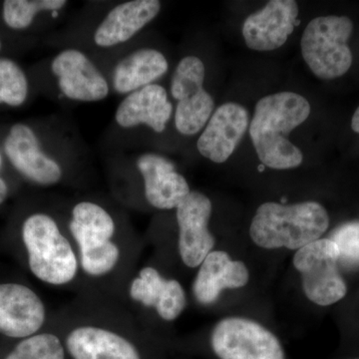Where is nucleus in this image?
Instances as JSON below:
<instances>
[{
    "label": "nucleus",
    "mask_w": 359,
    "mask_h": 359,
    "mask_svg": "<svg viewBox=\"0 0 359 359\" xmlns=\"http://www.w3.org/2000/svg\"><path fill=\"white\" fill-rule=\"evenodd\" d=\"M309 114V101L294 92H278L257 102L250 123V136L264 166L275 170L301 166L304 155L289 140V135Z\"/></svg>",
    "instance_id": "f257e3e1"
},
{
    "label": "nucleus",
    "mask_w": 359,
    "mask_h": 359,
    "mask_svg": "<svg viewBox=\"0 0 359 359\" xmlns=\"http://www.w3.org/2000/svg\"><path fill=\"white\" fill-rule=\"evenodd\" d=\"M67 231L76 248L80 273L103 280L121 266L124 250L119 221L106 205L96 201H78L71 207Z\"/></svg>",
    "instance_id": "f03ea898"
},
{
    "label": "nucleus",
    "mask_w": 359,
    "mask_h": 359,
    "mask_svg": "<svg viewBox=\"0 0 359 359\" xmlns=\"http://www.w3.org/2000/svg\"><path fill=\"white\" fill-rule=\"evenodd\" d=\"M330 223L327 209L314 201L290 205L266 202L257 208L249 235L259 249L297 252L323 238Z\"/></svg>",
    "instance_id": "7ed1b4c3"
},
{
    "label": "nucleus",
    "mask_w": 359,
    "mask_h": 359,
    "mask_svg": "<svg viewBox=\"0 0 359 359\" xmlns=\"http://www.w3.org/2000/svg\"><path fill=\"white\" fill-rule=\"evenodd\" d=\"M21 233L28 266L35 278L53 287L75 282L80 275L76 248L55 216L42 212L30 215Z\"/></svg>",
    "instance_id": "20e7f679"
},
{
    "label": "nucleus",
    "mask_w": 359,
    "mask_h": 359,
    "mask_svg": "<svg viewBox=\"0 0 359 359\" xmlns=\"http://www.w3.org/2000/svg\"><path fill=\"white\" fill-rule=\"evenodd\" d=\"M353 32V21L346 16H320L309 23L302 37V54L316 77L335 79L349 70L353 53L347 41Z\"/></svg>",
    "instance_id": "39448f33"
},
{
    "label": "nucleus",
    "mask_w": 359,
    "mask_h": 359,
    "mask_svg": "<svg viewBox=\"0 0 359 359\" xmlns=\"http://www.w3.org/2000/svg\"><path fill=\"white\" fill-rule=\"evenodd\" d=\"M292 266L299 273L304 297L327 308L346 297L347 283L340 273L339 250L330 238H321L294 252Z\"/></svg>",
    "instance_id": "423d86ee"
},
{
    "label": "nucleus",
    "mask_w": 359,
    "mask_h": 359,
    "mask_svg": "<svg viewBox=\"0 0 359 359\" xmlns=\"http://www.w3.org/2000/svg\"><path fill=\"white\" fill-rule=\"evenodd\" d=\"M210 346L219 359H287L282 341L254 318L230 316L215 323Z\"/></svg>",
    "instance_id": "0eeeda50"
},
{
    "label": "nucleus",
    "mask_w": 359,
    "mask_h": 359,
    "mask_svg": "<svg viewBox=\"0 0 359 359\" xmlns=\"http://www.w3.org/2000/svg\"><path fill=\"white\" fill-rule=\"evenodd\" d=\"M205 77L204 62L193 55L181 59L172 76L171 94L177 101L175 127L185 136L202 131L214 113V99L204 88Z\"/></svg>",
    "instance_id": "6e6552de"
},
{
    "label": "nucleus",
    "mask_w": 359,
    "mask_h": 359,
    "mask_svg": "<svg viewBox=\"0 0 359 359\" xmlns=\"http://www.w3.org/2000/svg\"><path fill=\"white\" fill-rule=\"evenodd\" d=\"M51 72L63 97L76 102L94 103L110 95L109 78L85 52L63 49L51 61Z\"/></svg>",
    "instance_id": "1a4fd4ad"
},
{
    "label": "nucleus",
    "mask_w": 359,
    "mask_h": 359,
    "mask_svg": "<svg viewBox=\"0 0 359 359\" xmlns=\"http://www.w3.org/2000/svg\"><path fill=\"white\" fill-rule=\"evenodd\" d=\"M178 226V254L186 268L200 266L205 257L215 250L216 238L210 231L212 204L210 198L199 191H191L176 208Z\"/></svg>",
    "instance_id": "9d476101"
},
{
    "label": "nucleus",
    "mask_w": 359,
    "mask_h": 359,
    "mask_svg": "<svg viewBox=\"0 0 359 359\" xmlns=\"http://www.w3.org/2000/svg\"><path fill=\"white\" fill-rule=\"evenodd\" d=\"M4 152L16 171L39 186H55L65 178V168L42 150L36 133L28 125H13L4 141Z\"/></svg>",
    "instance_id": "9b49d317"
},
{
    "label": "nucleus",
    "mask_w": 359,
    "mask_h": 359,
    "mask_svg": "<svg viewBox=\"0 0 359 359\" xmlns=\"http://www.w3.org/2000/svg\"><path fill=\"white\" fill-rule=\"evenodd\" d=\"M144 198L154 209L176 210L191 193L190 185L171 160L156 153H143L135 159Z\"/></svg>",
    "instance_id": "f8f14e48"
},
{
    "label": "nucleus",
    "mask_w": 359,
    "mask_h": 359,
    "mask_svg": "<svg viewBox=\"0 0 359 359\" xmlns=\"http://www.w3.org/2000/svg\"><path fill=\"white\" fill-rule=\"evenodd\" d=\"M128 295L135 304L151 309L166 323L178 320L187 306L182 283L163 276L154 266H144L138 271L130 283Z\"/></svg>",
    "instance_id": "ddd939ff"
},
{
    "label": "nucleus",
    "mask_w": 359,
    "mask_h": 359,
    "mask_svg": "<svg viewBox=\"0 0 359 359\" xmlns=\"http://www.w3.org/2000/svg\"><path fill=\"white\" fill-rule=\"evenodd\" d=\"M250 269L224 250H212L197 269L192 283L194 299L203 306L216 304L224 290H242L249 285Z\"/></svg>",
    "instance_id": "4468645a"
},
{
    "label": "nucleus",
    "mask_w": 359,
    "mask_h": 359,
    "mask_svg": "<svg viewBox=\"0 0 359 359\" xmlns=\"http://www.w3.org/2000/svg\"><path fill=\"white\" fill-rule=\"evenodd\" d=\"M72 327L65 347L73 359H142L133 342L110 325L81 321Z\"/></svg>",
    "instance_id": "2eb2a0df"
},
{
    "label": "nucleus",
    "mask_w": 359,
    "mask_h": 359,
    "mask_svg": "<svg viewBox=\"0 0 359 359\" xmlns=\"http://www.w3.org/2000/svg\"><path fill=\"white\" fill-rule=\"evenodd\" d=\"M46 316L34 290L20 283H0V334L13 339L32 337L39 334Z\"/></svg>",
    "instance_id": "dca6fc26"
},
{
    "label": "nucleus",
    "mask_w": 359,
    "mask_h": 359,
    "mask_svg": "<svg viewBox=\"0 0 359 359\" xmlns=\"http://www.w3.org/2000/svg\"><path fill=\"white\" fill-rule=\"evenodd\" d=\"M299 6L294 0H271L262 11L250 14L243 25L250 49L273 51L287 42L297 25Z\"/></svg>",
    "instance_id": "f3484780"
},
{
    "label": "nucleus",
    "mask_w": 359,
    "mask_h": 359,
    "mask_svg": "<svg viewBox=\"0 0 359 359\" xmlns=\"http://www.w3.org/2000/svg\"><path fill=\"white\" fill-rule=\"evenodd\" d=\"M250 126V115L244 106L224 103L212 113L200 138V154L217 164L226 162L235 152Z\"/></svg>",
    "instance_id": "a211bd4d"
},
{
    "label": "nucleus",
    "mask_w": 359,
    "mask_h": 359,
    "mask_svg": "<svg viewBox=\"0 0 359 359\" xmlns=\"http://www.w3.org/2000/svg\"><path fill=\"white\" fill-rule=\"evenodd\" d=\"M158 0H129L110 9L96 26L93 42L101 49L127 43L159 15Z\"/></svg>",
    "instance_id": "6ab92c4d"
},
{
    "label": "nucleus",
    "mask_w": 359,
    "mask_h": 359,
    "mask_svg": "<svg viewBox=\"0 0 359 359\" xmlns=\"http://www.w3.org/2000/svg\"><path fill=\"white\" fill-rule=\"evenodd\" d=\"M173 104L167 90L159 84H151L124 97L116 109L114 119L123 130L147 127L162 133L173 115Z\"/></svg>",
    "instance_id": "aec40b11"
},
{
    "label": "nucleus",
    "mask_w": 359,
    "mask_h": 359,
    "mask_svg": "<svg viewBox=\"0 0 359 359\" xmlns=\"http://www.w3.org/2000/svg\"><path fill=\"white\" fill-rule=\"evenodd\" d=\"M169 62L162 52L149 47L135 49L116 63L109 78L111 89L119 95L155 84L166 74Z\"/></svg>",
    "instance_id": "412c9836"
},
{
    "label": "nucleus",
    "mask_w": 359,
    "mask_h": 359,
    "mask_svg": "<svg viewBox=\"0 0 359 359\" xmlns=\"http://www.w3.org/2000/svg\"><path fill=\"white\" fill-rule=\"evenodd\" d=\"M65 0H6L4 2V20L13 29H25L42 13H57L67 6Z\"/></svg>",
    "instance_id": "4be33fe9"
},
{
    "label": "nucleus",
    "mask_w": 359,
    "mask_h": 359,
    "mask_svg": "<svg viewBox=\"0 0 359 359\" xmlns=\"http://www.w3.org/2000/svg\"><path fill=\"white\" fill-rule=\"evenodd\" d=\"M6 359H65V347L57 334L43 332L26 337Z\"/></svg>",
    "instance_id": "5701e85b"
},
{
    "label": "nucleus",
    "mask_w": 359,
    "mask_h": 359,
    "mask_svg": "<svg viewBox=\"0 0 359 359\" xmlns=\"http://www.w3.org/2000/svg\"><path fill=\"white\" fill-rule=\"evenodd\" d=\"M28 80L20 66L8 58H0V104L18 107L27 99Z\"/></svg>",
    "instance_id": "b1692460"
},
{
    "label": "nucleus",
    "mask_w": 359,
    "mask_h": 359,
    "mask_svg": "<svg viewBox=\"0 0 359 359\" xmlns=\"http://www.w3.org/2000/svg\"><path fill=\"white\" fill-rule=\"evenodd\" d=\"M330 238L339 250L340 266H359V221L348 222L335 229Z\"/></svg>",
    "instance_id": "393cba45"
},
{
    "label": "nucleus",
    "mask_w": 359,
    "mask_h": 359,
    "mask_svg": "<svg viewBox=\"0 0 359 359\" xmlns=\"http://www.w3.org/2000/svg\"><path fill=\"white\" fill-rule=\"evenodd\" d=\"M7 193H8V188H7L6 181L0 177V204L6 201Z\"/></svg>",
    "instance_id": "a878e982"
},
{
    "label": "nucleus",
    "mask_w": 359,
    "mask_h": 359,
    "mask_svg": "<svg viewBox=\"0 0 359 359\" xmlns=\"http://www.w3.org/2000/svg\"><path fill=\"white\" fill-rule=\"evenodd\" d=\"M351 128L356 133H359V107L354 112L353 120H351Z\"/></svg>",
    "instance_id": "bb28decb"
},
{
    "label": "nucleus",
    "mask_w": 359,
    "mask_h": 359,
    "mask_svg": "<svg viewBox=\"0 0 359 359\" xmlns=\"http://www.w3.org/2000/svg\"><path fill=\"white\" fill-rule=\"evenodd\" d=\"M1 164H2V158H1V155H0V167H1Z\"/></svg>",
    "instance_id": "cd10ccee"
},
{
    "label": "nucleus",
    "mask_w": 359,
    "mask_h": 359,
    "mask_svg": "<svg viewBox=\"0 0 359 359\" xmlns=\"http://www.w3.org/2000/svg\"><path fill=\"white\" fill-rule=\"evenodd\" d=\"M0 50H1V41H0Z\"/></svg>",
    "instance_id": "c85d7f7f"
},
{
    "label": "nucleus",
    "mask_w": 359,
    "mask_h": 359,
    "mask_svg": "<svg viewBox=\"0 0 359 359\" xmlns=\"http://www.w3.org/2000/svg\"><path fill=\"white\" fill-rule=\"evenodd\" d=\"M348 359H359V356H358V358H348Z\"/></svg>",
    "instance_id": "c756f323"
}]
</instances>
